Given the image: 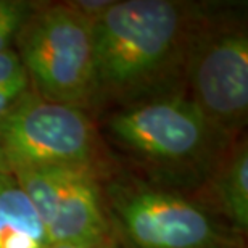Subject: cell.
Masks as SVG:
<instances>
[{
  "mask_svg": "<svg viewBox=\"0 0 248 248\" xmlns=\"http://www.w3.org/2000/svg\"><path fill=\"white\" fill-rule=\"evenodd\" d=\"M213 7L193 0H115L92 24L98 118L113 108L186 93L188 57Z\"/></svg>",
  "mask_w": 248,
  "mask_h": 248,
  "instance_id": "cell-1",
  "label": "cell"
},
{
  "mask_svg": "<svg viewBox=\"0 0 248 248\" xmlns=\"http://www.w3.org/2000/svg\"><path fill=\"white\" fill-rule=\"evenodd\" d=\"M97 124L113 158L127 161L123 168L193 195L237 140L217 131L186 93L113 108Z\"/></svg>",
  "mask_w": 248,
  "mask_h": 248,
  "instance_id": "cell-2",
  "label": "cell"
},
{
  "mask_svg": "<svg viewBox=\"0 0 248 248\" xmlns=\"http://www.w3.org/2000/svg\"><path fill=\"white\" fill-rule=\"evenodd\" d=\"M103 202L121 248H245L200 198L116 165L102 179Z\"/></svg>",
  "mask_w": 248,
  "mask_h": 248,
  "instance_id": "cell-3",
  "label": "cell"
},
{
  "mask_svg": "<svg viewBox=\"0 0 248 248\" xmlns=\"http://www.w3.org/2000/svg\"><path fill=\"white\" fill-rule=\"evenodd\" d=\"M13 48L32 92L98 118L92 24L68 2H41L15 39Z\"/></svg>",
  "mask_w": 248,
  "mask_h": 248,
  "instance_id": "cell-4",
  "label": "cell"
},
{
  "mask_svg": "<svg viewBox=\"0 0 248 248\" xmlns=\"http://www.w3.org/2000/svg\"><path fill=\"white\" fill-rule=\"evenodd\" d=\"M116 165L95 118L44 100L32 89L0 116V172L79 168L105 176Z\"/></svg>",
  "mask_w": 248,
  "mask_h": 248,
  "instance_id": "cell-5",
  "label": "cell"
},
{
  "mask_svg": "<svg viewBox=\"0 0 248 248\" xmlns=\"http://www.w3.org/2000/svg\"><path fill=\"white\" fill-rule=\"evenodd\" d=\"M245 3L215 2L192 47L184 92L229 139L248 121V26Z\"/></svg>",
  "mask_w": 248,
  "mask_h": 248,
  "instance_id": "cell-6",
  "label": "cell"
},
{
  "mask_svg": "<svg viewBox=\"0 0 248 248\" xmlns=\"http://www.w3.org/2000/svg\"><path fill=\"white\" fill-rule=\"evenodd\" d=\"M12 176L36 208L50 244L115 240L102 192L107 174L79 168H26Z\"/></svg>",
  "mask_w": 248,
  "mask_h": 248,
  "instance_id": "cell-7",
  "label": "cell"
},
{
  "mask_svg": "<svg viewBox=\"0 0 248 248\" xmlns=\"http://www.w3.org/2000/svg\"><path fill=\"white\" fill-rule=\"evenodd\" d=\"M198 197L235 234H248V143L232 142L200 188Z\"/></svg>",
  "mask_w": 248,
  "mask_h": 248,
  "instance_id": "cell-8",
  "label": "cell"
},
{
  "mask_svg": "<svg viewBox=\"0 0 248 248\" xmlns=\"http://www.w3.org/2000/svg\"><path fill=\"white\" fill-rule=\"evenodd\" d=\"M36 208L12 174L0 172V248H47Z\"/></svg>",
  "mask_w": 248,
  "mask_h": 248,
  "instance_id": "cell-9",
  "label": "cell"
},
{
  "mask_svg": "<svg viewBox=\"0 0 248 248\" xmlns=\"http://www.w3.org/2000/svg\"><path fill=\"white\" fill-rule=\"evenodd\" d=\"M39 3V0H0V52L13 48L19 29Z\"/></svg>",
  "mask_w": 248,
  "mask_h": 248,
  "instance_id": "cell-10",
  "label": "cell"
},
{
  "mask_svg": "<svg viewBox=\"0 0 248 248\" xmlns=\"http://www.w3.org/2000/svg\"><path fill=\"white\" fill-rule=\"evenodd\" d=\"M0 87H31L15 48L0 52Z\"/></svg>",
  "mask_w": 248,
  "mask_h": 248,
  "instance_id": "cell-11",
  "label": "cell"
},
{
  "mask_svg": "<svg viewBox=\"0 0 248 248\" xmlns=\"http://www.w3.org/2000/svg\"><path fill=\"white\" fill-rule=\"evenodd\" d=\"M113 3H115V0H73V2H68L74 12L81 15L91 24L95 23L98 18H102Z\"/></svg>",
  "mask_w": 248,
  "mask_h": 248,
  "instance_id": "cell-12",
  "label": "cell"
},
{
  "mask_svg": "<svg viewBox=\"0 0 248 248\" xmlns=\"http://www.w3.org/2000/svg\"><path fill=\"white\" fill-rule=\"evenodd\" d=\"M47 248H121V245L118 244V240H108L102 242V244H93V245H57L50 244Z\"/></svg>",
  "mask_w": 248,
  "mask_h": 248,
  "instance_id": "cell-13",
  "label": "cell"
}]
</instances>
